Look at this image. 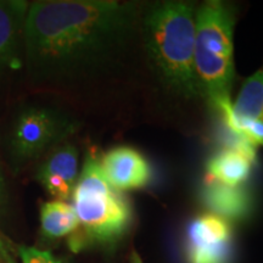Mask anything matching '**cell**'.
<instances>
[{
    "instance_id": "3957f363",
    "label": "cell",
    "mask_w": 263,
    "mask_h": 263,
    "mask_svg": "<svg viewBox=\"0 0 263 263\" xmlns=\"http://www.w3.org/2000/svg\"><path fill=\"white\" fill-rule=\"evenodd\" d=\"M235 21V6L227 2L207 0L196 8L194 34L196 73L210 107L221 114L232 107Z\"/></svg>"
},
{
    "instance_id": "9a60e30c",
    "label": "cell",
    "mask_w": 263,
    "mask_h": 263,
    "mask_svg": "<svg viewBox=\"0 0 263 263\" xmlns=\"http://www.w3.org/2000/svg\"><path fill=\"white\" fill-rule=\"evenodd\" d=\"M6 199H8V194H6V185H5V179L3 176L2 170H0V209L5 205Z\"/></svg>"
},
{
    "instance_id": "9c48e42d",
    "label": "cell",
    "mask_w": 263,
    "mask_h": 263,
    "mask_svg": "<svg viewBox=\"0 0 263 263\" xmlns=\"http://www.w3.org/2000/svg\"><path fill=\"white\" fill-rule=\"evenodd\" d=\"M107 182L117 192L145 188L151 179V168L139 151L129 146H117L100 160Z\"/></svg>"
},
{
    "instance_id": "277c9868",
    "label": "cell",
    "mask_w": 263,
    "mask_h": 263,
    "mask_svg": "<svg viewBox=\"0 0 263 263\" xmlns=\"http://www.w3.org/2000/svg\"><path fill=\"white\" fill-rule=\"evenodd\" d=\"M71 199L80 221L68 239L73 251L89 245L112 246L129 230L133 218L129 202L110 185L93 154L85 157Z\"/></svg>"
},
{
    "instance_id": "7a4b0ae2",
    "label": "cell",
    "mask_w": 263,
    "mask_h": 263,
    "mask_svg": "<svg viewBox=\"0 0 263 263\" xmlns=\"http://www.w3.org/2000/svg\"><path fill=\"white\" fill-rule=\"evenodd\" d=\"M196 8L182 0L146 2L143 15L141 112L180 132H195L210 107L194 60Z\"/></svg>"
},
{
    "instance_id": "5bb4252c",
    "label": "cell",
    "mask_w": 263,
    "mask_h": 263,
    "mask_svg": "<svg viewBox=\"0 0 263 263\" xmlns=\"http://www.w3.org/2000/svg\"><path fill=\"white\" fill-rule=\"evenodd\" d=\"M18 254L22 263H57L59 259L54 257L51 252L29 246H20Z\"/></svg>"
},
{
    "instance_id": "ba28073f",
    "label": "cell",
    "mask_w": 263,
    "mask_h": 263,
    "mask_svg": "<svg viewBox=\"0 0 263 263\" xmlns=\"http://www.w3.org/2000/svg\"><path fill=\"white\" fill-rule=\"evenodd\" d=\"M29 3L0 0V73L25 67L24 34Z\"/></svg>"
},
{
    "instance_id": "5b68a950",
    "label": "cell",
    "mask_w": 263,
    "mask_h": 263,
    "mask_svg": "<svg viewBox=\"0 0 263 263\" xmlns=\"http://www.w3.org/2000/svg\"><path fill=\"white\" fill-rule=\"evenodd\" d=\"M80 127L78 117L59 105H26L15 115L6 136L9 166L14 172H20L66 143Z\"/></svg>"
},
{
    "instance_id": "52a82bcc",
    "label": "cell",
    "mask_w": 263,
    "mask_h": 263,
    "mask_svg": "<svg viewBox=\"0 0 263 263\" xmlns=\"http://www.w3.org/2000/svg\"><path fill=\"white\" fill-rule=\"evenodd\" d=\"M80 173V151L73 144L64 143L45 155L35 178L55 200L67 201L72 197Z\"/></svg>"
},
{
    "instance_id": "4fadbf2b",
    "label": "cell",
    "mask_w": 263,
    "mask_h": 263,
    "mask_svg": "<svg viewBox=\"0 0 263 263\" xmlns=\"http://www.w3.org/2000/svg\"><path fill=\"white\" fill-rule=\"evenodd\" d=\"M41 226L47 238L60 239L73 234L80 227V221L71 203L52 200L42 205Z\"/></svg>"
},
{
    "instance_id": "e0dca14e",
    "label": "cell",
    "mask_w": 263,
    "mask_h": 263,
    "mask_svg": "<svg viewBox=\"0 0 263 263\" xmlns=\"http://www.w3.org/2000/svg\"><path fill=\"white\" fill-rule=\"evenodd\" d=\"M130 263H143V261H141L139 255L136 254V252H133V254H132V257H130Z\"/></svg>"
},
{
    "instance_id": "8fae6325",
    "label": "cell",
    "mask_w": 263,
    "mask_h": 263,
    "mask_svg": "<svg viewBox=\"0 0 263 263\" xmlns=\"http://www.w3.org/2000/svg\"><path fill=\"white\" fill-rule=\"evenodd\" d=\"M202 201L212 215L229 221H241L252 210V199L241 186H228L216 180L202 190Z\"/></svg>"
},
{
    "instance_id": "6da1fadb",
    "label": "cell",
    "mask_w": 263,
    "mask_h": 263,
    "mask_svg": "<svg viewBox=\"0 0 263 263\" xmlns=\"http://www.w3.org/2000/svg\"><path fill=\"white\" fill-rule=\"evenodd\" d=\"M146 2L39 0L25 24L32 83L72 94L106 91L141 112L143 15Z\"/></svg>"
},
{
    "instance_id": "2e32d148",
    "label": "cell",
    "mask_w": 263,
    "mask_h": 263,
    "mask_svg": "<svg viewBox=\"0 0 263 263\" xmlns=\"http://www.w3.org/2000/svg\"><path fill=\"white\" fill-rule=\"evenodd\" d=\"M0 259H3V261H5L6 263H15L11 256L9 255L8 250H6L2 238H0Z\"/></svg>"
},
{
    "instance_id": "30bf717a",
    "label": "cell",
    "mask_w": 263,
    "mask_h": 263,
    "mask_svg": "<svg viewBox=\"0 0 263 263\" xmlns=\"http://www.w3.org/2000/svg\"><path fill=\"white\" fill-rule=\"evenodd\" d=\"M222 115L229 132L235 137L241 123L263 120V66L242 83L232 107Z\"/></svg>"
},
{
    "instance_id": "7c38bea8",
    "label": "cell",
    "mask_w": 263,
    "mask_h": 263,
    "mask_svg": "<svg viewBox=\"0 0 263 263\" xmlns=\"http://www.w3.org/2000/svg\"><path fill=\"white\" fill-rule=\"evenodd\" d=\"M255 160L238 147L230 146L217 153L207 162V173L216 182L228 186H240L248 180Z\"/></svg>"
},
{
    "instance_id": "8992f818",
    "label": "cell",
    "mask_w": 263,
    "mask_h": 263,
    "mask_svg": "<svg viewBox=\"0 0 263 263\" xmlns=\"http://www.w3.org/2000/svg\"><path fill=\"white\" fill-rule=\"evenodd\" d=\"M232 241V228L226 219L212 213L196 217L185 234L188 263H230Z\"/></svg>"
},
{
    "instance_id": "ac0fdd59",
    "label": "cell",
    "mask_w": 263,
    "mask_h": 263,
    "mask_svg": "<svg viewBox=\"0 0 263 263\" xmlns=\"http://www.w3.org/2000/svg\"><path fill=\"white\" fill-rule=\"evenodd\" d=\"M57 263H66V262H65V261H62V259H60V258H59V259H58V262H57Z\"/></svg>"
}]
</instances>
